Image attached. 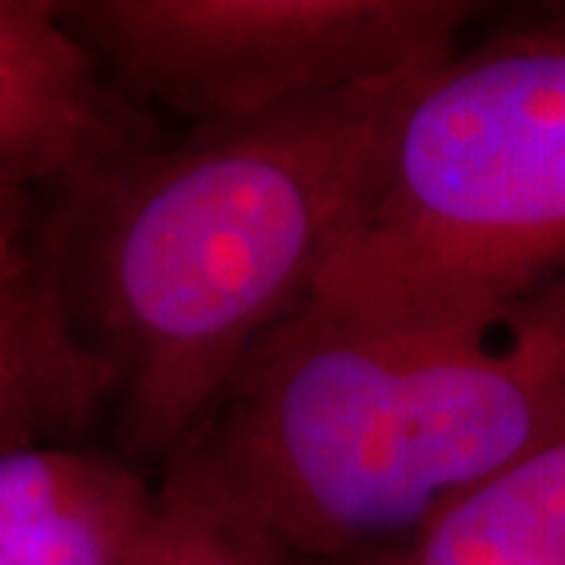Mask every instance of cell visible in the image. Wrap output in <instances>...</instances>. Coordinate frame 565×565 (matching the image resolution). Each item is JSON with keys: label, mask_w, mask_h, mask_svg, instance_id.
<instances>
[{"label": "cell", "mask_w": 565, "mask_h": 565, "mask_svg": "<svg viewBox=\"0 0 565 565\" xmlns=\"http://www.w3.org/2000/svg\"><path fill=\"white\" fill-rule=\"evenodd\" d=\"M565 424V274L500 318L299 308L161 471L286 565L390 559Z\"/></svg>", "instance_id": "obj_2"}, {"label": "cell", "mask_w": 565, "mask_h": 565, "mask_svg": "<svg viewBox=\"0 0 565 565\" xmlns=\"http://www.w3.org/2000/svg\"><path fill=\"white\" fill-rule=\"evenodd\" d=\"M161 484L126 456L73 440L0 452V565H132Z\"/></svg>", "instance_id": "obj_6"}, {"label": "cell", "mask_w": 565, "mask_h": 565, "mask_svg": "<svg viewBox=\"0 0 565 565\" xmlns=\"http://www.w3.org/2000/svg\"><path fill=\"white\" fill-rule=\"evenodd\" d=\"M386 565H565V424L446 505Z\"/></svg>", "instance_id": "obj_8"}, {"label": "cell", "mask_w": 565, "mask_h": 565, "mask_svg": "<svg viewBox=\"0 0 565 565\" xmlns=\"http://www.w3.org/2000/svg\"><path fill=\"white\" fill-rule=\"evenodd\" d=\"M54 0H0V180L70 189L154 141Z\"/></svg>", "instance_id": "obj_5"}, {"label": "cell", "mask_w": 565, "mask_h": 565, "mask_svg": "<svg viewBox=\"0 0 565 565\" xmlns=\"http://www.w3.org/2000/svg\"><path fill=\"white\" fill-rule=\"evenodd\" d=\"M565 274V22L459 47L405 92L362 211L305 308L427 330Z\"/></svg>", "instance_id": "obj_3"}, {"label": "cell", "mask_w": 565, "mask_h": 565, "mask_svg": "<svg viewBox=\"0 0 565 565\" xmlns=\"http://www.w3.org/2000/svg\"><path fill=\"white\" fill-rule=\"evenodd\" d=\"M422 76L185 129L63 189L44 248L82 343L114 377L126 459L170 462L305 308Z\"/></svg>", "instance_id": "obj_1"}, {"label": "cell", "mask_w": 565, "mask_h": 565, "mask_svg": "<svg viewBox=\"0 0 565 565\" xmlns=\"http://www.w3.org/2000/svg\"><path fill=\"white\" fill-rule=\"evenodd\" d=\"M47 262L44 233L35 221V192L0 180V292Z\"/></svg>", "instance_id": "obj_10"}, {"label": "cell", "mask_w": 565, "mask_h": 565, "mask_svg": "<svg viewBox=\"0 0 565 565\" xmlns=\"http://www.w3.org/2000/svg\"><path fill=\"white\" fill-rule=\"evenodd\" d=\"M63 17L136 107L239 126L415 79L462 44L465 0H82Z\"/></svg>", "instance_id": "obj_4"}, {"label": "cell", "mask_w": 565, "mask_h": 565, "mask_svg": "<svg viewBox=\"0 0 565 565\" xmlns=\"http://www.w3.org/2000/svg\"><path fill=\"white\" fill-rule=\"evenodd\" d=\"M114 399V377L82 343L51 258L0 292V452L76 440Z\"/></svg>", "instance_id": "obj_7"}, {"label": "cell", "mask_w": 565, "mask_h": 565, "mask_svg": "<svg viewBox=\"0 0 565 565\" xmlns=\"http://www.w3.org/2000/svg\"><path fill=\"white\" fill-rule=\"evenodd\" d=\"M161 512L132 565H286L161 471Z\"/></svg>", "instance_id": "obj_9"}]
</instances>
